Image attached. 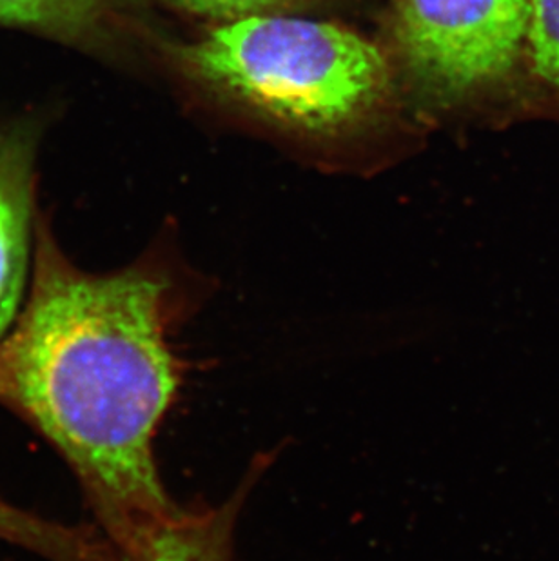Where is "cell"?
Returning <instances> with one entry per match:
<instances>
[{"instance_id": "obj_6", "label": "cell", "mask_w": 559, "mask_h": 561, "mask_svg": "<svg viewBox=\"0 0 559 561\" xmlns=\"http://www.w3.org/2000/svg\"><path fill=\"white\" fill-rule=\"evenodd\" d=\"M126 0H0V26L73 48L104 49L118 38Z\"/></svg>"}, {"instance_id": "obj_1", "label": "cell", "mask_w": 559, "mask_h": 561, "mask_svg": "<svg viewBox=\"0 0 559 561\" xmlns=\"http://www.w3.org/2000/svg\"><path fill=\"white\" fill-rule=\"evenodd\" d=\"M33 250L30 297L0 342V403L60 453L118 554L174 507L153 444L182 380L171 334L196 289L162 259L82 271L44 215Z\"/></svg>"}, {"instance_id": "obj_4", "label": "cell", "mask_w": 559, "mask_h": 561, "mask_svg": "<svg viewBox=\"0 0 559 561\" xmlns=\"http://www.w3.org/2000/svg\"><path fill=\"white\" fill-rule=\"evenodd\" d=\"M41 126L15 121L0 126V342L21 309L35 242L37 154Z\"/></svg>"}, {"instance_id": "obj_8", "label": "cell", "mask_w": 559, "mask_h": 561, "mask_svg": "<svg viewBox=\"0 0 559 561\" xmlns=\"http://www.w3.org/2000/svg\"><path fill=\"white\" fill-rule=\"evenodd\" d=\"M525 55L536 77L559 91V0H531Z\"/></svg>"}, {"instance_id": "obj_5", "label": "cell", "mask_w": 559, "mask_h": 561, "mask_svg": "<svg viewBox=\"0 0 559 561\" xmlns=\"http://www.w3.org/2000/svg\"><path fill=\"white\" fill-rule=\"evenodd\" d=\"M270 458L254 461L237 493L223 505H174L118 552L121 561H235V525Z\"/></svg>"}, {"instance_id": "obj_7", "label": "cell", "mask_w": 559, "mask_h": 561, "mask_svg": "<svg viewBox=\"0 0 559 561\" xmlns=\"http://www.w3.org/2000/svg\"><path fill=\"white\" fill-rule=\"evenodd\" d=\"M0 540L49 561H118L112 543L93 527H69L0 500Z\"/></svg>"}, {"instance_id": "obj_9", "label": "cell", "mask_w": 559, "mask_h": 561, "mask_svg": "<svg viewBox=\"0 0 559 561\" xmlns=\"http://www.w3.org/2000/svg\"><path fill=\"white\" fill-rule=\"evenodd\" d=\"M176 10L213 21H240L249 16L284 15L317 0H164Z\"/></svg>"}, {"instance_id": "obj_3", "label": "cell", "mask_w": 559, "mask_h": 561, "mask_svg": "<svg viewBox=\"0 0 559 561\" xmlns=\"http://www.w3.org/2000/svg\"><path fill=\"white\" fill-rule=\"evenodd\" d=\"M528 15L531 0H392L398 59L429 99L464 101L516 68Z\"/></svg>"}, {"instance_id": "obj_2", "label": "cell", "mask_w": 559, "mask_h": 561, "mask_svg": "<svg viewBox=\"0 0 559 561\" xmlns=\"http://www.w3.org/2000/svg\"><path fill=\"white\" fill-rule=\"evenodd\" d=\"M187 73L270 121L320 135L364 126L386 112L392 69L376 44L331 22L249 16L180 48Z\"/></svg>"}]
</instances>
